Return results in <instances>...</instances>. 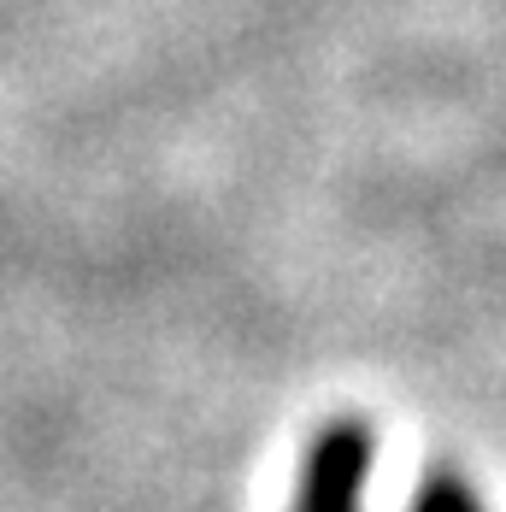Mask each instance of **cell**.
<instances>
[{
  "label": "cell",
  "instance_id": "obj_1",
  "mask_svg": "<svg viewBox=\"0 0 506 512\" xmlns=\"http://www.w3.org/2000/svg\"><path fill=\"white\" fill-rule=\"evenodd\" d=\"M371 465H377V436L359 418H330L306 442L295 512H365Z\"/></svg>",
  "mask_w": 506,
  "mask_h": 512
},
{
  "label": "cell",
  "instance_id": "obj_2",
  "mask_svg": "<svg viewBox=\"0 0 506 512\" xmlns=\"http://www.w3.org/2000/svg\"><path fill=\"white\" fill-rule=\"evenodd\" d=\"M412 512H483V507H477V495H471V483H465V477L436 471V477L412 495Z\"/></svg>",
  "mask_w": 506,
  "mask_h": 512
}]
</instances>
